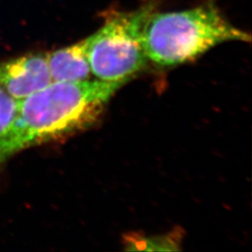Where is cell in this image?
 Instances as JSON below:
<instances>
[{"mask_svg": "<svg viewBox=\"0 0 252 252\" xmlns=\"http://www.w3.org/2000/svg\"><path fill=\"white\" fill-rule=\"evenodd\" d=\"M52 82L48 54L32 53L0 63V86L17 101Z\"/></svg>", "mask_w": 252, "mask_h": 252, "instance_id": "cell-4", "label": "cell"}, {"mask_svg": "<svg viewBox=\"0 0 252 252\" xmlns=\"http://www.w3.org/2000/svg\"><path fill=\"white\" fill-rule=\"evenodd\" d=\"M251 35L234 27L215 4L150 15L142 32L149 61L161 66L188 63L228 41L251 42Z\"/></svg>", "mask_w": 252, "mask_h": 252, "instance_id": "cell-2", "label": "cell"}, {"mask_svg": "<svg viewBox=\"0 0 252 252\" xmlns=\"http://www.w3.org/2000/svg\"><path fill=\"white\" fill-rule=\"evenodd\" d=\"M126 82H54L18 101L8 134L0 140V165L17 153L95 126L108 101Z\"/></svg>", "mask_w": 252, "mask_h": 252, "instance_id": "cell-1", "label": "cell"}, {"mask_svg": "<svg viewBox=\"0 0 252 252\" xmlns=\"http://www.w3.org/2000/svg\"><path fill=\"white\" fill-rule=\"evenodd\" d=\"M157 0H147L131 11H110L99 29L87 38L92 75L98 81L126 82L148 64L142 32Z\"/></svg>", "mask_w": 252, "mask_h": 252, "instance_id": "cell-3", "label": "cell"}, {"mask_svg": "<svg viewBox=\"0 0 252 252\" xmlns=\"http://www.w3.org/2000/svg\"><path fill=\"white\" fill-rule=\"evenodd\" d=\"M18 101L0 86V140L8 134L17 113Z\"/></svg>", "mask_w": 252, "mask_h": 252, "instance_id": "cell-7", "label": "cell"}, {"mask_svg": "<svg viewBox=\"0 0 252 252\" xmlns=\"http://www.w3.org/2000/svg\"><path fill=\"white\" fill-rule=\"evenodd\" d=\"M127 251H178L180 250L179 234H168L163 236H144L140 234L126 235Z\"/></svg>", "mask_w": 252, "mask_h": 252, "instance_id": "cell-6", "label": "cell"}, {"mask_svg": "<svg viewBox=\"0 0 252 252\" xmlns=\"http://www.w3.org/2000/svg\"><path fill=\"white\" fill-rule=\"evenodd\" d=\"M48 65L54 82H77L92 78L87 55V38L48 53Z\"/></svg>", "mask_w": 252, "mask_h": 252, "instance_id": "cell-5", "label": "cell"}]
</instances>
